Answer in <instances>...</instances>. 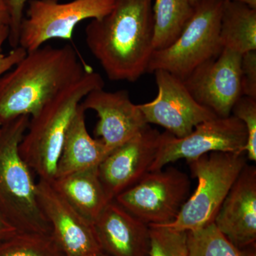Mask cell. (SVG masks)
I'll return each mask as SVG.
<instances>
[{
    "label": "cell",
    "mask_w": 256,
    "mask_h": 256,
    "mask_svg": "<svg viewBox=\"0 0 256 256\" xmlns=\"http://www.w3.org/2000/svg\"><path fill=\"white\" fill-rule=\"evenodd\" d=\"M85 33L88 48L108 78L136 82L154 52L152 0H114L110 12L92 20Z\"/></svg>",
    "instance_id": "1"
},
{
    "label": "cell",
    "mask_w": 256,
    "mask_h": 256,
    "mask_svg": "<svg viewBox=\"0 0 256 256\" xmlns=\"http://www.w3.org/2000/svg\"><path fill=\"white\" fill-rule=\"evenodd\" d=\"M92 69L74 46L45 45L26 56L0 78V126L36 116L47 102Z\"/></svg>",
    "instance_id": "2"
},
{
    "label": "cell",
    "mask_w": 256,
    "mask_h": 256,
    "mask_svg": "<svg viewBox=\"0 0 256 256\" xmlns=\"http://www.w3.org/2000/svg\"><path fill=\"white\" fill-rule=\"evenodd\" d=\"M104 86L100 74L94 69L88 70L30 117L18 150L40 180H55L66 134L78 106L89 92Z\"/></svg>",
    "instance_id": "3"
},
{
    "label": "cell",
    "mask_w": 256,
    "mask_h": 256,
    "mask_svg": "<svg viewBox=\"0 0 256 256\" xmlns=\"http://www.w3.org/2000/svg\"><path fill=\"white\" fill-rule=\"evenodd\" d=\"M30 119L20 116L0 127V210L18 232L50 234L32 170L18 150Z\"/></svg>",
    "instance_id": "4"
},
{
    "label": "cell",
    "mask_w": 256,
    "mask_h": 256,
    "mask_svg": "<svg viewBox=\"0 0 256 256\" xmlns=\"http://www.w3.org/2000/svg\"><path fill=\"white\" fill-rule=\"evenodd\" d=\"M198 184L174 222L164 226L191 232L214 223L224 200L248 164L244 152H213L188 162Z\"/></svg>",
    "instance_id": "5"
},
{
    "label": "cell",
    "mask_w": 256,
    "mask_h": 256,
    "mask_svg": "<svg viewBox=\"0 0 256 256\" xmlns=\"http://www.w3.org/2000/svg\"><path fill=\"white\" fill-rule=\"evenodd\" d=\"M223 0H198L180 36L169 47L154 50L146 72H169L184 80L197 67L213 60L223 50L220 33Z\"/></svg>",
    "instance_id": "6"
},
{
    "label": "cell",
    "mask_w": 256,
    "mask_h": 256,
    "mask_svg": "<svg viewBox=\"0 0 256 256\" xmlns=\"http://www.w3.org/2000/svg\"><path fill=\"white\" fill-rule=\"evenodd\" d=\"M26 16L20 26L18 46L26 52L52 40H72L74 28L86 20L108 14L114 0H28Z\"/></svg>",
    "instance_id": "7"
},
{
    "label": "cell",
    "mask_w": 256,
    "mask_h": 256,
    "mask_svg": "<svg viewBox=\"0 0 256 256\" xmlns=\"http://www.w3.org/2000/svg\"><path fill=\"white\" fill-rule=\"evenodd\" d=\"M190 190L188 174L170 166L149 172L114 200L148 225L164 226L176 220Z\"/></svg>",
    "instance_id": "8"
},
{
    "label": "cell",
    "mask_w": 256,
    "mask_h": 256,
    "mask_svg": "<svg viewBox=\"0 0 256 256\" xmlns=\"http://www.w3.org/2000/svg\"><path fill=\"white\" fill-rule=\"evenodd\" d=\"M247 140L246 128L232 114L204 121L185 138H178L165 131L160 134L159 149L150 172L178 160L190 162L213 152H244Z\"/></svg>",
    "instance_id": "9"
},
{
    "label": "cell",
    "mask_w": 256,
    "mask_h": 256,
    "mask_svg": "<svg viewBox=\"0 0 256 256\" xmlns=\"http://www.w3.org/2000/svg\"><path fill=\"white\" fill-rule=\"evenodd\" d=\"M154 73L158 96L150 102L139 105L146 124H158L175 137L182 138L198 124L217 117L196 102L181 79L163 70Z\"/></svg>",
    "instance_id": "10"
},
{
    "label": "cell",
    "mask_w": 256,
    "mask_h": 256,
    "mask_svg": "<svg viewBox=\"0 0 256 256\" xmlns=\"http://www.w3.org/2000/svg\"><path fill=\"white\" fill-rule=\"evenodd\" d=\"M242 55L224 48L213 60L197 67L183 80L192 97L220 118L232 116L234 104L242 96Z\"/></svg>",
    "instance_id": "11"
},
{
    "label": "cell",
    "mask_w": 256,
    "mask_h": 256,
    "mask_svg": "<svg viewBox=\"0 0 256 256\" xmlns=\"http://www.w3.org/2000/svg\"><path fill=\"white\" fill-rule=\"evenodd\" d=\"M160 134L146 124L99 164V178L110 201L150 172L159 149Z\"/></svg>",
    "instance_id": "12"
},
{
    "label": "cell",
    "mask_w": 256,
    "mask_h": 256,
    "mask_svg": "<svg viewBox=\"0 0 256 256\" xmlns=\"http://www.w3.org/2000/svg\"><path fill=\"white\" fill-rule=\"evenodd\" d=\"M36 194L52 228V236L64 256H95L102 252L92 224L74 210L54 188L40 180Z\"/></svg>",
    "instance_id": "13"
},
{
    "label": "cell",
    "mask_w": 256,
    "mask_h": 256,
    "mask_svg": "<svg viewBox=\"0 0 256 256\" xmlns=\"http://www.w3.org/2000/svg\"><path fill=\"white\" fill-rule=\"evenodd\" d=\"M84 110L95 111L99 120L95 136L111 152L122 146L146 127L144 114L139 105L133 104L126 90L109 92L96 89L80 102Z\"/></svg>",
    "instance_id": "14"
},
{
    "label": "cell",
    "mask_w": 256,
    "mask_h": 256,
    "mask_svg": "<svg viewBox=\"0 0 256 256\" xmlns=\"http://www.w3.org/2000/svg\"><path fill=\"white\" fill-rule=\"evenodd\" d=\"M214 224L238 248L256 246V168L244 166L224 200Z\"/></svg>",
    "instance_id": "15"
},
{
    "label": "cell",
    "mask_w": 256,
    "mask_h": 256,
    "mask_svg": "<svg viewBox=\"0 0 256 256\" xmlns=\"http://www.w3.org/2000/svg\"><path fill=\"white\" fill-rule=\"evenodd\" d=\"M92 226L101 250L108 255L149 256V225L114 200L107 204Z\"/></svg>",
    "instance_id": "16"
},
{
    "label": "cell",
    "mask_w": 256,
    "mask_h": 256,
    "mask_svg": "<svg viewBox=\"0 0 256 256\" xmlns=\"http://www.w3.org/2000/svg\"><path fill=\"white\" fill-rule=\"evenodd\" d=\"M85 112L80 104L66 134L56 178L98 166L111 152L100 139L88 132Z\"/></svg>",
    "instance_id": "17"
},
{
    "label": "cell",
    "mask_w": 256,
    "mask_h": 256,
    "mask_svg": "<svg viewBox=\"0 0 256 256\" xmlns=\"http://www.w3.org/2000/svg\"><path fill=\"white\" fill-rule=\"evenodd\" d=\"M52 184L74 210L92 224L110 202L99 178L98 166L56 178Z\"/></svg>",
    "instance_id": "18"
},
{
    "label": "cell",
    "mask_w": 256,
    "mask_h": 256,
    "mask_svg": "<svg viewBox=\"0 0 256 256\" xmlns=\"http://www.w3.org/2000/svg\"><path fill=\"white\" fill-rule=\"evenodd\" d=\"M222 48L240 54L256 50V9L242 0L224 2L220 33Z\"/></svg>",
    "instance_id": "19"
},
{
    "label": "cell",
    "mask_w": 256,
    "mask_h": 256,
    "mask_svg": "<svg viewBox=\"0 0 256 256\" xmlns=\"http://www.w3.org/2000/svg\"><path fill=\"white\" fill-rule=\"evenodd\" d=\"M194 11L188 0H154L152 5L154 50L171 46L184 30Z\"/></svg>",
    "instance_id": "20"
},
{
    "label": "cell",
    "mask_w": 256,
    "mask_h": 256,
    "mask_svg": "<svg viewBox=\"0 0 256 256\" xmlns=\"http://www.w3.org/2000/svg\"><path fill=\"white\" fill-rule=\"evenodd\" d=\"M188 256H256V246L240 249L220 233L214 223L188 232Z\"/></svg>",
    "instance_id": "21"
},
{
    "label": "cell",
    "mask_w": 256,
    "mask_h": 256,
    "mask_svg": "<svg viewBox=\"0 0 256 256\" xmlns=\"http://www.w3.org/2000/svg\"><path fill=\"white\" fill-rule=\"evenodd\" d=\"M0 256H64L50 234L18 232L0 242Z\"/></svg>",
    "instance_id": "22"
},
{
    "label": "cell",
    "mask_w": 256,
    "mask_h": 256,
    "mask_svg": "<svg viewBox=\"0 0 256 256\" xmlns=\"http://www.w3.org/2000/svg\"><path fill=\"white\" fill-rule=\"evenodd\" d=\"M149 256H188V232L164 226H149Z\"/></svg>",
    "instance_id": "23"
},
{
    "label": "cell",
    "mask_w": 256,
    "mask_h": 256,
    "mask_svg": "<svg viewBox=\"0 0 256 256\" xmlns=\"http://www.w3.org/2000/svg\"><path fill=\"white\" fill-rule=\"evenodd\" d=\"M232 116L240 120L248 132L244 152L248 160L256 161V99L242 96L234 104Z\"/></svg>",
    "instance_id": "24"
},
{
    "label": "cell",
    "mask_w": 256,
    "mask_h": 256,
    "mask_svg": "<svg viewBox=\"0 0 256 256\" xmlns=\"http://www.w3.org/2000/svg\"><path fill=\"white\" fill-rule=\"evenodd\" d=\"M240 80L242 96L256 99V50L242 55Z\"/></svg>",
    "instance_id": "25"
},
{
    "label": "cell",
    "mask_w": 256,
    "mask_h": 256,
    "mask_svg": "<svg viewBox=\"0 0 256 256\" xmlns=\"http://www.w3.org/2000/svg\"><path fill=\"white\" fill-rule=\"evenodd\" d=\"M9 36L10 26L0 24V78L11 70L28 54L26 50L21 46L13 48L8 54H3V46L5 42L9 40Z\"/></svg>",
    "instance_id": "26"
},
{
    "label": "cell",
    "mask_w": 256,
    "mask_h": 256,
    "mask_svg": "<svg viewBox=\"0 0 256 256\" xmlns=\"http://www.w3.org/2000/svg\"><path fill=\"white\" fill-rule=\"evenodd\" d=\"M28 0H8L9 4L10 23V45L13 48L18 46L20 26L24 16V9Z\"/></svg>",
    "instance_id": "27"
},
{
    "label": "cell",
    "mask_w": 256,
    "mask_h": 256,
    "mask_svg": "<svg viewBox=\"0 0 256 256\" xmlns=\"http://www.w3.org/2000/svg\"><path fill=\"white\" fill-rule=\"evenodd\" d=\"M18 232V229L10 222L0 210V242L12 236Z\"/></svg>",
    "instance_id": "28"
},
{
    "label": "cell",
    "mask_w": 256,
    "mask_h": 256,
    "mask_svg": "<svg viewBox=\"0 0 256 256\" xmlns=\"http://www.w3.org/2000/svg\"><path fill=\"white\" fill-rule=\"evenodd\" d=\"M10 23V14L8 0H0V24L8 25Z\"/></svg>",
    "instance_id": "29"
},
{
    "label": "cell",
    "mask_w": 256,
    "mask_h": 256,
    "mask_svg": "<svg viewBox=\"0 0 256 256\" xmlns=\"http://www.w3.org/2000/svg\"><path fill=\"white\" fill-rule=\"evenodd\" d=\"M242 1L246 3V4L252 6V8H256V0H242Z\"/></svg>",
    "instance_id": "30"
},
{
    "label": "cell",
    "mask_w": 256,
    "mask_h": 256,
    "mask_svg": "<svg viewBox=\"0 0 256 256\" xmlns=\"http://www.w3.org/2000/svg\"><path fill=\"white\" fill-rule=\"evenodd\" d=\"M95 256H110L109 255H108L107 254H106V252H100V254H98V255H96Z\"/></svg>",
    "instance_id": "31"
},
{
    "label": "cell",
    "mask_w": 256,
    "mask_h": 256,
    "mask_svg": "<svg viewBox=\"0 0 256 256\" xmlns=\"http://www.w3.org/2000/svg\"><path fill=\"white\" fill-rule=\"evenodd\" d=\"M188 2H190V3H191L192 4H194L197 1H198V0H188ZM223 1H226V0H223Z\"/></svg>",
    "instance_id": "32"
},
{
    "label": "cell",
    "mask_w": 256,
    "mask_h": 256,
    "mask_svg": "<svg viewBox=\"0 0 256 256\" xmlns=\"http://www.w3.org/2000/svg\"><path fill=\"white\" fill-rule=\"evenodd\" d=\"M0 127H1V126H0Z\"/></svg>",
    "instance_id": "33"
}]
</instances>
